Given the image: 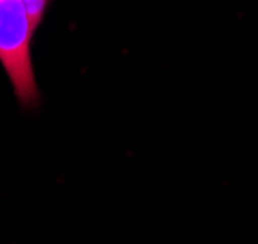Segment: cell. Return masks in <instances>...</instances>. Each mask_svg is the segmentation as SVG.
I'll return each mask as SVG.
<instances>
[{"label": "cell", "instance_id": "obj_1", "mask_svg": "<svg viewBox=\"0 0 258 244\" xmlns=\"http://www.w3.org/2000/svg\"><path fill=\"white\" fill-rule=\"evenodd\" d=\"M31 29L22 0H0V66L24 111L41 105V91L31 58Z\"/></svg>", "mask_w": 258, "mask_h": 244}, {"label": "cell", "instance_id": "obj_2", "mask_svg": "<svg viewBox=\"0 0 258 244\" xmlns=\"http://www.w3.org/2000/svg\"><path fill=\"white\" fill-rule=\"evenodd\" d=\"M22 2H24V8L29 18L31 29L37 31L39 26L43 24V18L49 10V6H51V0H22Z\"/></svg>", "mask_w": 258, "mask_h": 244}]
</instances>
